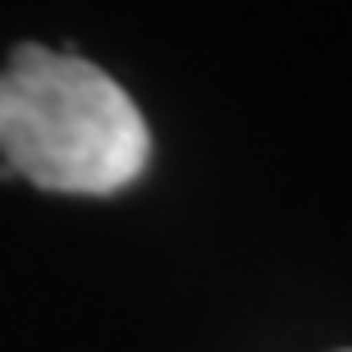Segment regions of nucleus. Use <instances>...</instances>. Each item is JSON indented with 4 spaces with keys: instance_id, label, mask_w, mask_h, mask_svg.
<instances>
[{
    "instance_id": "f257e3e1",
    "label": "nucleus",
    "mask_w": 352,
    "mask_h": 352,
    "mask_svg": "<svg viewBox=\"0 0 352 352\" xmlns=\"http://www.w3.org/2000/svg\"><path fill=\"white\" fill-rule=\"evenodd\" d=\"M151 160L142 110L105 69L23 41L0 69V165L46 192H124Z\"/></svg>"
},
{
    "instance_id": "f03ea898",
    "label": "nucleus",
    "mask_w": 352,
    "mask_h": 352,
    "mask_svg": "<svg viewBox=\"0 0 352 352\" xmlns=\"http://www.w3.org/2000/svg\"><path fill=\"white\" fill-rule=\"evenodd\" d=\"M343 352H352V348H343Z\"/></svg>"
}]
</instances>
